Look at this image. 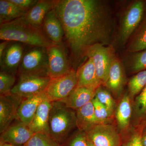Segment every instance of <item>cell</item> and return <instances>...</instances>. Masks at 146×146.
Returning a JSON list of instances; mask_svg holds the SVG:
<instances>
[{"instance_id": "cell-1", "label": "cell", "mask_w": 146, "mask_h": 146, "mask_svg": "<svg viewBox=\"0 0 146 146\" xmlns=\"http://www.w3.org/2000/svg\"><path fill=\"white\" fill-rule=\"evenodd\" d=\"M63 25L64 38L76 61L97 44L111 45L113 22L109 6L100 0H56L54 8Z\"/></svg>"}, {"instance_id": "cell-2", "label": "cell", "mask_w": 146, "mask_h": 146, "mask_svg": "<svg viewBox=\"0 0 146 146\" xmlns=\"http://www.w3.org/2000/svg\"><path fill=\"white\" fill-rule=\"evenodd\" d=\"M0 39L20 42L29 46L47 48L56 44L47 37L42 28L30 24L24 16L0 25Z\"/></svg>"}, {"instance_id": "cell-3", "label": "cell", "mask_w": 146, "mask_h": 146, "mask_svg": "<svg viewBox=\"0 0 146 146\" xmlns=\"http://www.w3.org/2000/svg\"><path fill=\"white\" fill-rule=\"evenodd\" d=\"M76 113L61 101L52 102L49 116V134L58 143L77 126Z\"/></svg>"}, {"instance_id": "cell-4", "label": "cell", "mask_w": 146, "mask_h": 146, "mask_svg": "<svg viewBox=\"0 0 146 146\" xmlns=\"http://www.w3.org/2000/svg\"><path fill=\"white\" fill-rule=\"evenodd\" d=\"M145 11V2L141 0L134 1L126 9L120 21L119 39L121 44L128 42L143 21Z\"/></svg>"}, {"instance_id": "cell-5", "label": "cell", "mask_w": 146, "mask_h": 146, "mask_svg": "<svg viewBox=\"0 0 146 146\" xmlns=\"http://www.w3.org/2000/svg\"><path fill=\"white\" fill-rule=\"evenodd\" d=\"M48 64L47 48L29 46L25 50L18 73L48 76Z\"/></svg>"}, {"instance_id": "cell-6", "label": "cell", "mask_w": 146, "mask_h": 146, "mask_svg": "<svg viewBox=\"0 0 146 146\" xmlns=\"http://www.w3.org/2000/svg\"><path fill=\"white\" fill-rule=\"evenodd\" d=\"M17 83L11 94L26 99L43 93L48 85L50 78L35 74H20Z\"/></svg>"}, {"instance_id": "cell-7", "label": "cell", "mask_w": 146, "mask_h": 146, "mask_svg": "<svg viewBox=\"0 0 146 146\" xmlns=\"http://www.w3.org/2000/svg\"><path fill=\"white\" fill-rule=\"evenodd\" d=\"M115 56L112 45L100 44L89 47L85 53L84 56L93 59L97 76L102 85L107 81L110 68Z\"/></svg>"}, {"instance_id": "cell-8", "label": "cell", "mask_w": 146, "mask_h": 146, "mask_svg": "<svg viewBox=\"0 0 146 146\" xmlns=\"http://www.w3.org/2000/svg\"><path fill=\"white\" fill-rule=\"evenodd\" d=\"M78 86L76 71L72 70L64 75L51 79L45 92L51 102L65 99Z\"/></svg>"}, {"instance_id": "cell-9", "label": "cell", "mask_w": 146, "mask_h": 146, "mask_svg": "<svg viewBox=\"0 0 146 146\" xmlns=\"http://www.w3.org/2000/svg\"><path fill=\"white\" fill-rule=\"evenodd\" d=\"M47 74L51 79L64 75L72 70L63 44H54L47 48Z\"/></svg>"}, {"instance_id": "cell-10", "label": "cell", "mask_w": 146, "mask_h": 146, "mask_svg": "<svg viewBox=\"0 0 146 146\" xmlns=\"http://www.w3.org/2000/svg\"><path fill=\"white\" fill-rule=\"evenodd\" d=\"M87 138L95 146H120L117 131L109 124H99L85 132Z\"/></svg>"}, {"instance_id": "cell-11", "label": "cell", "mask_w": 146, "mask_h": 146, "mask_svg": "<svg viewBox=\"0 0 146 146\" xmlns=\"http://www.w3.org/2000/svg\"><path fill=\"white\" fill-rule=\"evenodd\" d=\"M26 45L14 41H10L0 57L1 71L16 75Z\"/></svg>"}, {"instance_id": "cell-12", "label": "cell", "mask_w": 146, "mask_h": 146, "mask_svg": "<svg viewBox=\"0 0 146 146\" xmlns=\"http://www.w3.org/2000/svg\"><path fill=\"white\" fill-rule=\"evenodd\" d=\"M23 99L11 94L0 96V132L2 133L17 119L19 106Z\"/></svg>"}, {"instance_id": "cell-13", "label": "cell", "mask_w": 146, "mask_h": 146, "mask_svg": "<svg viewBox=\"0 0 146 146\" xmlns=\"http://www.w3.org/2000/svg\"><path fill=\"white\" fill-rule=\"evenodd\" d=\"M34 133L29 125L18 120L11 125L1 133L0 142L16 146H24L30 139Z\"/></svg>"}, {"instance_id": "cell-14", "label": "cell", "mask_w": 146, "mask_h": 146, "mask_svg": "<svg viewBox=\"0 0 146 146\" xmlns=\"http://www.w3.org/2000/svg\"><path fill=\"white\" fill-rule=\"evenodd\" d=\"M126 82L124 67L115 56L110 68L107 80L104 86L115 95L121 94Z\"/></svg>"}, {"instance_id": "cell-15", "label": "cell", "mask_w": 146, "mask_h": 146, "mask_svg": "<svg viewBox=\"0 0 146 146\" xmlns=\"http://www.w3.org/2000/svg\"><path fill=\"white\" fill-rule=\"evenodd\" d=\"M42 29L48 38L56 44H63L64 31L63 25L54 9L45 16Z\"/></svg>"}, {"instance_id": "cell-16", "label": "cell", "mask_w": 146, "mask_h": 146, "mask_svg": "<svg viewBox=\"0 0 146 146\" xmlns=\"http://www.w3.org/2000/svg\"><path fill=\"white\" fill-rule=\"evenodd\" d=\"M46 98V93L44 92L23 99L18 108L17 119L29 125L39 105Z\"/></svg>"}, {"instance_id": "cell-17", "label": "cell", "mask_w": 146, "mask_h": 146, "mask_svg": "<svg viewBox=\"0 0 146 146\" xmlns=\"http://www.w3.org/2000/svg\"><path fill=\"white\" fill-rule=\"evenodd\" d=\"M76 71L78 87H86L96 89L102 85L97 76L93 59L88 60L79 67Z\"/></svg>"}, {"instance_id": "cell-18", "label": "cell", "mask_w": 146, "mask_h": 146, "mask_svg": "<svg viewBox=\"0 0 146 146\" xmlns=\"http://www.w3.org/2000/svg\"><path fill=\"white\" fill-rule=\"evenodd\" d=\"M56 0H39L24 18L30 24L42 28V23L47 13L54 8Z\"/></svg>"}, {"instance_id": "cell-19", "label": "cell", "mask_w": 146, "mask_h": 146, "mask_svg": "<svg viewBox=\"0 0 146 146\" xmlns=\"http://www.w3.org/2000/svg\"><path fill=\"white\" fill-rule=\"evenodd\" d=\"M52 102L47 98L39 105L31 123L29 125L34 133L42 132L49 134L48 120Z\"/></svg>"}, {"instance_id": "cell-20", "label": "cell", "mask_w": 146, "mask_h": 146, "mask_svg": "<svg viewBox=\"0 0 146 146\" xmlns=\"http://www.w3.org/2000/svg\"><path fill=\"white\" fill-rule=\"evenodd\" d=\"M96 89L77 87L65 99L61 102L67 107L77 110L91 101L95 98Z\"/></svg>"}, {"instance_id": "cell-21", "label": "cell", "mask_w": 146, "mask_h": 146, "mask_svg": "<svg viewBox=\"0 0 146 146\" xmlns=\"http://www.w3.org/2000/svg\"><path fill=\"white\" fill-rule=\"evenodd\" d=\"M76 116L77 126L84 132L94 125L102 123L96 117L92 101L77 110Z\"/></svg>"}, {"instance_id": "cell-22", "label": "cell", "mask_w": 146, "mask_h": 146, "mask_svg": "<svg viewBox=\"0 0 146 146\" xmlns=\"http://www.w3.org/2000/svg\"><path fill=\"white\" fill-rule=\"evenodd\" d=\"M27 13L11 0H0V25L23 17Z\"/></svg>"}, {"instance_id": "cell-23", "label": "cell", "mask_w": 146, "mask_h": 146, "mask_svg": "<svg viewBox=\"0 0 146 146\" xmlns=\"http://www.w3.org/2000/svg\"><path fill=\"white\" fill-rule=\"evenodd\" d=\"M146 49V16L128 41L127 48L128 52H135Z\"/></svg>"}, {"instance_id": "cell-24", "label": "cell", "mask_w": 146, "mask_h": 146, "mask_svg": "<svg viewBox=\"0 0 146 146\" xmlns=\"http://www.w3.org/2000/svg\"><path fill=\"white\" fill-rule=\"evenodd\" d=\"M132 113L130 97L125 94L118 105L116 111V117L119 127L121 130L128 127Z\"/></svg>"}, {"instance_id": "cell-25", "label": "cell", "mask_w": 146, "mask_h": 146, "mask_svg": "<svg viewBox=\"0 0 146 146\" xmlns=\"http://www.w3.org/2000/svg\"><path fill=\"white\" fill-rule=\"evenodd\" d=\"M129 54L125 60V64L131 72L137 73L146 70V49Z\"/></svg>"}, {"instance_id": "cell-26", "label": "cell", "mask_w": 146, "mask_h": 146, "mask_svg": "<svg viewBox=\"0 0 146 146\" xmlns=\"http://www.w3.org/2000/svg\"><path fill=\"white\" fill-rule=\"evenodd\" d=\"M146 85V70L136 73L128 82L129 96L133 98L140 94Z\"/></svg>"}, {"instance_id": "cell-27", "label": "cell", "mask_w": 146, "mask_h": 146, "mask_svg": "<svg viewBox=\"0 0 146 146\" xmlns=\"http://www.w3.org/2000/svg\"><path fill=\"white\" fill-rule=\"evenodd\" d=\"M134 112L139 122L146 125V85L135 99Z\"/></svg>"}, {"instance_id": "cell-28", "label": "cell", "mask_w": 146, "mask_h": 146, "mask_svg": "<svg viewBox=\"0 0 146 146\" xmlns=\"http://www.w3.org/2000/svg\"><path fill=\"white\" fill-rule=\"evenodd\" d=\"M24 146H59L58 143L48 133H34Z\"/></svg>"}, {"instance_id": "cell-29", "label": "cell", "mask_w": 146, "mask_h": 146, "mask_svg": "<svg viewBox=\"0 0 146 146\" xmlns=\"http://www.w3.org/2000/svg\"><path fill=\"white\" fill-rule=\"evenodd\" d=\"M95 98L110 112L113 113L115 107V102L109 90H108L104 85H100L97 88Z\"/></svg>"}, {"instance_id": "cell-30", "label": "cell", "mask_w": 146, "mask_h": 146, "mask_svg": "<svg viewBox=\"0 0 146 146\" xmlns=\"http://www.w3.org/2000/svg\"><path fill=\"white\" fill-rule=\"evenodd\" d=\"M16 75L6 72H0V94L1 95L11 94L16 81Z\"/></svg>"}, {"instance_id": "cell-31", "label": "cell", "mask_w": 146, "mask_h": 146, "mask_svg": "<svg viewBox=\"0 0 146 146\" xmlns=\"http://www.w3.org/2000/svg\"><path fill=\"white\" fill-rule=\"evenodd\" d=\"M92 101L94 106L95 115L97 119L102 123H106V121L112 116V113L100 103L96 98H94Z\"/></svg>"}, {"instance_id": "cell-32", "label": "cell", "mask_w": 146, "mask_h": 146, "mask_svg": "<svg viewBox=\"0 0 146 146\" xmlns=\"http://www.w3.org/2000/svg\"><path fill=\"white\" fill-rule=\"evenodd\" d=\"M142 133V131L139 130L133 131L120 146H142L141 143Z\"/></svg>"}, {"instance_id": "cell-33", "label": "cell", "mask_w": 146, "mask_h": 146, "mask_svg": "<svg viewBox=\"0 0 146 146\" xmlns=\"http://www.w3.org/2000/svg\"><path fill=\"white\" fill-rule=\"evenodd\" d=\"M68 146H88L85 132L82 131L76 134L71 139Z\"/></svg>"}, {"instance_id": "cell-34", "label": "cell", "mask_w": 146, "mask_h": 146, "mask_svg": "<svg viewBox=\"0 0 146 146\" xmlns=\"http://www.w3.org/2000/svg\"><path fill=\"white\" fill-rule=\"evenodd\" d=\"M38 0H11L12 2L25 11H28L38 2Z\"/></svg>"}, {"instance_id": "cell-35", "label": "cell", "mask_w": 146, "mask_h": 146, "mask_svg": "<svg viewBox=\"0 0 146 146\" xmlns=\"http://www.w3.org/2000/svg\"><path fill=\"white\" fill-rule=\"evenodd\" d=\"M10 42L8 41H3V42L0 44V57L2 56L5 50Z\"/></svg>"}, {"instance_id": "cell-36", "label": "cell", "mask_w": 146, "mask_h": 146, "mask_svg": "<svg viewBox=\"0 0 146 146\" xmlns=\"http://www.w3.org/2000/svg\"><path fill=\"white\" fill-rule=\"evenodd\" d=\"M141 143L142 146H146V127L144 128L143 130L142 131Z\"/></svg>"}, {"instance_id": "cell-37", "label": "cell", "mask_w": 146, "mask_h": 146, "mask_svg": "<svg viewBox=\"0 0 146 146\" xmlns=\"http://www.w3.org/2000/svg\"><path fill=\"white\" fill-rule=\"evenodd\" d=\"M0 146H16L11 144L7 143H2L0 142Z\"/></svg>"}, {"instance_id": "cell-38", "label": "cell", "mask_w": 146, "mask_h": 146, "mask_svg": "<svg viewBox=\"0 0 146 146\" xmlns=\"http://www.w3.org/2000/svg\"><path fill=\"white\" fill-rule=\"evenodd\" d=\"M87 145H88V146H95L94 145V144L91 142V141H89V139H88L87 138Z\"/></svg>"}, {"instance_id": "cell-39", "label": "cell", "mask_w": 146, "mask_h": 146, "mask_svg": "<svg viewBox=\"0 0 146 146\" xmlns=\"http://www.w3.org/2000/svg\"><path fill=\"white\" fill-rule=\"evenodd\" d=\"M144 2H145V11H146V1H144Z\"/></svg>"}, {"instance_id": "cell-40", "label": "cell", "mask_w": 146, "mask_h": 146, "mask_svg": "<svg viewBox=\"0 0 146 146\" xmlns=\"http://www.w3.org/2000/svg\"></svg>"}]
</instances>
